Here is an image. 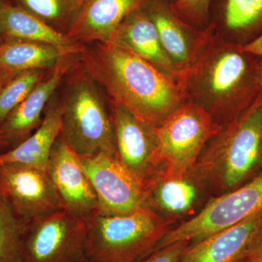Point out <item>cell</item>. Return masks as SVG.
I'll return each instance as SVG.
<instances>
[{"label": "cell", "mask_w": 262, "mask_h": 262, "mask_svg": "<svg viewBox=\"0 0 262 262\" xmlns=\"http://www.w3.org/2000/svg\"><path fill=\"white\" fill-rule=\"evenodd\" d=\"M78 61L110 99L151 126L187 102L178 80L115 43L86 46Z\"/></svg>", "instance_id": "1"}, {"label": "cell", "mask_w": 262, "mask_h": 262, "mask_svg": "<svg viewBox=\"0 0 262 262\" xmlns=\"http://www.w3.org/2000/svg\"><path fill=\"white\" fill-rule=\"evenodd\" d=\"M256 58L241 44L213 35L179 79L187 102L203 108L221 127L227 125L246 111L261 91Z\"/></svg>", "instance_id": "2"}, {"label": "cell", "mask_w": 262, "mask_h": 262, "mask_svg": "<svg viewBox=\"0 0 262 262\" xmlns=\"http://www.w3.org/2000/svg\"><path fill=\"white\" fill-rule=\"evenodd\" d=\"M189 173L214 196L262 173V90L246 111L212 138Z\"/></svg>", "instance_id": "3"}, {"label": "cell", "mask_w": 262, "mask_h": 262, "mask_svg": "<svg viewBox=\"0 0 262 262\" xmlns=\"http://www.w3.org/2000/svg\"><path fill=\"white\" fill-rule=\"evenodd\" d=\"M86 222V262H139L151 254L175 221L149 208L95 213Z\"/></svg>", "instance_id": "4"}, {"label": "cell", "mask_w": 262, "mask_h": 262, "mask_svg": "<svg viewBox=\"0 0 262 262\" xmlns=\"http://www.w3.org/2000/svg\"><path fill=\"white\" fill-rule=\"evenodd\" d=\"M61 136L79 157H117L108 101L80 62L67 75Z\"/></svg>", "instance_id": "5"}, {"label": "cell", "mask_w": 262, "mask_h": 262, "mask_svg": "<svg viewBox=\"0 0 262 262\" xmlns=\"http://www.w3.org/2000/svg\"><path fill=\"white\" fill-rule=\"evenodd\" d=\"M222 127L203 108L187 102L157 127L163 176L182 177L194 168Z\"/></svg>", "instance_id": "6"}, {"label": "cell", "mask_w": 262, "mask_h": 262, "mask_svg": "<svg viewBox=\"0 0 262 262\" xmlns=\"http://www.w3.org/2000/svg\"><path fill=\"white\" fill-rule=\"evenodd\" d=\"M261 211L262 173L242 187L210 200L196 215L168 231L155 251L179 241L195 242Z\"/></svg>", "instance_id": "7"}, {"label": "cell", "mask_w": 262, "mask_h": 262, "mask_svg": "<svg viewBox=\"0 0 262 262\" xmlns=\"http://www.w3.org/2000/svg\"><path fill=\"white\" fill-rule=\"evenodd\" d=\"M85 220L67 210L26 224L22 262H86Z\"/></svg>", "instance_id": "8"}, {"label": "cell", "mask_w": 262, "mask_h": 262, "mask_svg": "<svg viewBox=\"0 0 262 262\" xmlns=\"http://www.w3.org/2000/svg\"><path fill=\"white\" fill-rule=\"evenodd\" d=\"M0 196L24 225L65 209L48 170L23 164L0 163Z\"/></svg>", "instance_id": "9"}, {"label": "cell", "mask_w": 262, "mask_h": 262, "mask_svg": "<svg viewBox=\"0 0 262 262\" xmlns=\"http://www.w3.org/2000/svg\"><path fill=\"white\" fill-rule=\"evenodd\" d=\"M79 158L97 195L99 213L123 215L148 208L145 183L129 171L117 157L101 153Z\"/></svg>", "instance_id": "10"}, {"label": "cell", "mask_w": 262, "mask_h": 262, "mask_svg": "<svg viewBox=\"0 0 262 262\" xmlns=\"http://www.w3.org/2000/svg\"><path fill=\"white\" fill-rule=\"evenodd\" d=\"M117 158L146 185L163 173L157 127L144 123L108 99Z\"/></svg>", "instance_id": "11"}, {"label": "cell", "mask_w": 262, "mask_h": 262, "mask_svg": "<svg viewBox=\"0 0 262 262\" xmlns=\"http://www.w3.org/2000/svg\"><path fill=\"white\" fill-rule=\"evenodd\" d=\"M144 9L154 22L164 51L181 78L206 49L214 35L213 29L200 30L192 27L162 0H149Z\"/></svg>", "instance_id": "12"}, {"label": "cell", "mask_w": 262, "mask_h": 262, "mask_svg": "<svg viewBox=\"0 0 262 262\" xmlns=\"http://www.w3.org/2000/svg\"><path fill=\"white\" fill-rule=\"evenodd\" d=\"M47 170L65 210L87 220L99 210L97 195L80 158L60 135L52 149Z\"/></svg>", "instance_id": "13"}, {"label": "cell", "mask_w": 262, "mask_h": 262, "mask_svg": "<svg viewBox=\"0 0 262 262\" xmlns=\"http://www.w3.org/2000/svg\"><path fill=\"white\" fill-rule=\"evenodd\" d=\"M77 56L62 57L51 69L48 77L39 81L28 96L8 115L0 126L10 149L32 135L42 122L45 110L63 78L72 70Z\"/></svg>", "instance_id": "14"}, {"label": "cell", "mask_w": 262, "mask_h": 262, "mask_svg": "<svg viewBox=\"0 0 262 262\" xmlns=\"http://www.w3.org/2000/svg\"><path fill=\"white\" fill-rule=\"evenodd\" d=\"M262 234V211L244 222L191 243L178 262H241Z\"/></svg>", "instance_id": "15"}, {"label": "cell", "mask_w": 262, "mask_h": 262, "mask_svg": "<svg viewBox=\"0 0 262 262\" xmlns=\"http://www.w3.org/2000/svg\"><path fill=\"white\" fill-rule=\"evenodd\" d=\"M149 0H83L67 36L84 46L113 42L127 15L144 8Z\"/></svg>", "instance_id": "16"}, {"label": "cell", "mask_w": 262, "mask_h": 262, "mask_svg": "<svg viewBox=\"0 0 262 262\" xmlns=\"http://www.w3.org/2000/svg\"><path fill=\"white\" fill-rule=\"evenodd\" d=\"M112 42L130 50L176 80L180 79V74L164 51L156 27L144 7L127 15Z\"/></svg>", "instance_id": "17"}, {"label": "cell", "mask_w": 262, "mask_h": 262, "mask_svg": "<svg viewBox=\"0 0 262 262\" xmlns=\"http://www.w3.org/2000/svg\"><path fill=\"white\" fill-rule=\"evenodd\" d=\"M147 207L176 221L192 213L205 189L191 174L167 177L160 174L146 184Z\"/></svg>", "instance_id": "18"}, {"label": "cell", "mask_w": 262, "mask_h": 262, "mask_svg": "<svg viewBox=\"0 0 262 262\" xmlns=\"http://www.w3.org/2000/svg\"><path fill=\"white\" fill-rule=\"evenodd\" d=\"M61 130V101L56 93L46 106L39 127L21 144L0 155V163L23 164L47 170L52 149Z\"/></svg>", "instance_id": "19"}, {"label": "cell", "mask_w": 262, "mask_h": 262, "mask_svg": "<svg viewBox=\"0 0 262 262\" xmlns=\"http://www.w3.org/2000/svg\"><path fill=\"white\" fill-rule=\"evenodd\" d=\"M0 36L3 42L32 41L82 52L86 47L74 42L67 34L7 0H0Z\"/></svg>", "instance_id": "20"}, {"label": "cell", "mask_w": 262, "mask_h": 262, "mask_svg": "<svg viewBox=\"0 0 262 262\" xmlns=\"http://www.w3.org/2000/svg\"><path fill=\"white\" fill-rule=\"evenodd\" d=\"M82 51L25 40L4 41L0 45V68L10 72L52 69L62 57L80 56Z\"/></svg>", "instance_id": "21"}, {"label": "cell", "mask_w": 262, "mask_h": 262, "mask_svg": "<svg viewBox=\"0 0 262 262\" xmlns=\"http://www.w3.org/2000/svg\"><path fill=\"white\" fill-rule=\"evenodd\" d=\"M67 34L83 0H7Z\"/></svg>", "instance_id": "22"}, {"label": "cell", "mask_w": 262, "mask_h": 262, "mask_svg": "<svg viewBox=\"0 0 262 262\" xmlns=\"http://www.w3.org/2000/svg\"><path fill=\"white\" fill-rule=\"evenodd\" d=\"M225 23L227 30L239 36L262 29V0H227Z\"/></svg>", "instance_id": "23"}, {"label": "cell", "mask_w": 262, "mask_h": 262, "mask_svg": "<svg viewBox=\"0 0 262 262\" xmlns=\"http://www.w3.org/2000/svg\"><path fill=\"white\" fill-rule=\"evenodd\" d=\"M24 227L0 196V262H22Z\"/></svg>", "instance_id": "24"}, {"label": "cell", "mask_w": 262, "mask_h": 262, "mask_svg": "<svg viewBox=\"0 0 262 262\" xmlns=\"http://www.w3.org/2000/svg\"><path fill=\"white\" fill-rule=\"evenodd\" d=\"M45 71L19 72L0 89V126L36 84L45 78Z\"/></svg>", "instance_id": "25"}, {"label": "cell", "mask_w": 262, "mask_h": 262, "mask_svg": "<svg viewBox=\"0 0 262 262\" xmlns=\"http://www.w3.org/2000/svg\"><path fill=\"white\" fill-rule=\"evenodd\" d=\"M211 0H176L170 8L179 18L190 25L206 23Z\"/></svg>", "instance_id": "26"}, {"label": "cell", "mask_w": 262, "mask_h": 262, "mask_svg": "<svg viewBox=\"0 0 262 262\" xmlns=\"http://www.w3.org/2000/svg\"><path fill=\"white\" fill-rule=\"evenodd\" d=\"M191 242L179 241L154 251L147 257L139 262H178L179 258Z\"/></svg>", "instance_id": "27"}, {"label": "cell", "mask_w": 262, "mask_h": 262, "mask_svg": "<svg viewBox=\"0 0 262 262\" xmlns=\"http://www.w3.org/2000/svg\"><path fill=\"white\" fill-rule=\"evenodd\" d=\"M241 48L246 53L262 58V34L250 42L241 44Z\"/></svg>", "instance_id": "28"}, {"label": "cell", "mask_w": 262, "mask_h": 262, "mask_svg": "<svg viewBox=\"0 0 262 262\" xmlns=\"http://www.w3.org/2000/svg\"><path fill=\"white\" fill-rule=\"evenodd\" d=\"M246 262H262V234L246 259Z\"/></svg>", "instance_id": "29"}, {"label": "cell", "mask_w": 262, "mask_h": 262, "mask_svg": "<svg viewBox=\"0 0 262 262\" xmlns=\"http://www.w3.org/2000/svg\"><path fill=\"white\" fill-rule=\"evenodd\" d=\"M16 72H10L0 68V89L5 85L7 82H9L13 77L17 75Z\"/></svg>", "instance_id": "30"}, {"label": "cell", "mask_w": 262, "mask_h": 262, "mask_svg": "<svg viewBox=\"0 0 262 262\" xmlns=\"http://www.w3.org/2000/svg\"><path fill=\"white\" fill-rule=\"evenodd\" d=\"M10 149V145L3 131L0 130V155Z\"/></svg>", "instance_id": "31"}, {"label": "cell", "mask_w": 262, "mask_h": 262, "mask_svg": "<svg viewBox=\"0 0 262 262\" xmlns=\"http://www.w3.org/2000/svg\"><path fill=\"white\" fill-rule=\"evenodd\" d=\"M258 80L259 84L262 86V63H259L257 69Z\"/></svg>", "instance_id": "32"}, {"label": "cell", "mask_w": 262, "mask_h": 262, "mask_svg": "<svg viewBox=\"0 0 262 262\" xmlns=\"http://www.w3.org/2000/svg\"><path fill=\"white\" fill-rule=\"evenodd\" d=\"M3 42V39H2L1 36H0V45L2 44V43Z\"/></svg>", "instance_id": "33"}, {"label": "cell", "mask_w": 262, "mask_h": 262, "mask_svg": "<svg viewBox=\"0 0 262 262\" xmlns=\"http://www.w3.org/2000/svg\"><path fill=\"white\" fill-rule=\"evenodd\" d=\"M241 262H246V260H244V261H241Z\"/></svg>", "instance_id": "34"}, {"label": "cell", "mask_w": 262, "mask_h": 262, "mask_svg": "<svg viewBox=\"0 0 262 262\" xmlns=\"http://www.w3.org/2000/svg\"><path fill=\"white\" fill-rule=\"evenodd\" d=\"M175 1H176V0H174V2H175Z\"/></svg>", "instance_id": "35"}]
</instances>
